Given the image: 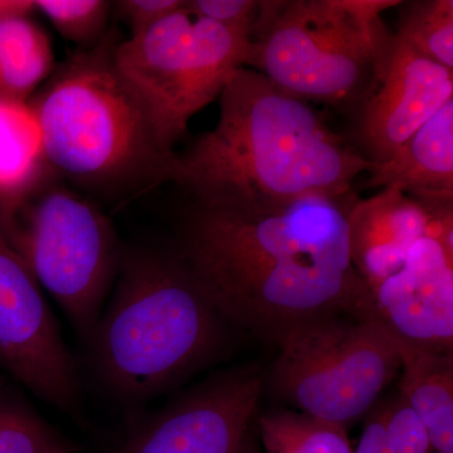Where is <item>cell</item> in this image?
<instances>
[{"label": "cell", "mask_w": 453, "mask_h": 453, "mask_svg": "<svg viewBox=\"0 0 453 453\" xmlns=\"http://www.w3.org/2000/svg\"><path fill=\"white\" fill-rule=\"evenodd\" d=\"M277 395L318 421L347 428L401 371L393 334L377 319L336 314L297 325L279 342Z\"/></svg>", "instance_id": "7"}, {"label": "cell", "mask_w": 453, "mask_h": 453, "mask_svg": "<svg viewBox=\"0 0 453 453\" xmlns=\"http://www.w3.org/2000/svg\"><path fill=\"white\" fill-rule=\"evenodd\" d=\"M251 50L249 35L195 16L184 2L149 31L119 41L113 61L164 142L174 149L190 119L249 65Z\"/></svg>", "instance_id": "8"}, {"label": "cell", "mask_w": 453, "mask_h": 453, "mask_svg": "<svg viewBox=\"0 0 453 453\" xmlns=\"http://www.w3.org/2000/svg\"><path fill=\"white\" fill-rule=\"evenodd\" d=\"M186 8L195 16L251 37L258 0H189Z\"/></svg>", "instance_id": "22"}, {"label": "cell", "mask_w": 453, "mask_h": 453, "mask_svg": "<svg viewBox=\"0 0 453 453\" xmlns=\"http://www.w3.org/2000/svg\"><path fill=\"white\" fill-rule=\"evenodd\" d=\"M369 174L371 188L398 190L417 201H453V100Z\"/></svg>", "instance_id": "14"}, {"label": "cell", "mask_w": 453, "mask_h": 453, "mask_svg": "<svg viewBox=\"0 0 453 453\" xmlns=\"http://www.w3.org/2000/svg\"><path fill=\"white\" fill-rule=\"evenodd\" d=\"M35 281L88 342L115 285L124 250L96 205L52 181L3 229Z\"/></svg>", "instance_id": "6"}, {"label": "cell", "mask_w": 453, "mask_h": 453, "mask_svg": "<svg viewBox=\"0 0 453 453\" xmlns=\"http://www.w3.org/2000/svg\"><path fill=\"white\" fill-rule=\"evenodd\" d=\"M226 326L178 252L138 250L122 255L88 344L104 387L124 403H146L213 363Z\"/></svg>", "instance_id": "3"}, {"label": "cell", "mask_w": 453, "mask_h": 453, "mask_svg": "<svg viewBox=\"0 0 453 453\" xmlns=\"http://www.w3.org/2000/svg\"><path fill=\"white\" fill-rule=\"evenodd\" d=\"M387 0H258L249 65L303 101L357 106L371 94L390 33Z\"/></svg>", "instance_id": "5"}, {"label": "cell", "mask_w": 453, "mask_h": 453, "mask_svg": "<svg viewBox=\"0 0 453 453\" xmlns=\"http://www.w3.org/2000/svg\"><path fill=\"white\" fill-rule=\"evenodd\" d=\"M357 201L349 193L229 210L196 205L178 253L226 324L276 345L324 316L378 320L351 261L349 214Z\"/></svg>", "instance_id": "1"}, {"label": "cell", "mask_w": 453, "mask_h": 453, "mask_svg": "<svg viewBox=\"0 0 453 453\" xmlns=\"http://www.w3.org/2000/svg\"><path fill=\"white\" fill-rule=\"evenodd\" d=\"M0 366L41 401L74 414L81 378L41 286L0 232Z\"/></svg>", "instance_id": "9"}, {"label": "cell", "mask_w": 453, "mask_h": 453, "mask_svg": "<svg viewBox=\"0 0 453 453\" xmlns=\"http://www.w3.org/2000/svg\"><path fill=\"white\" fill-rule=\"evenodd\" d=\"M42 453H70L68 452V449H65L64 446V443L58 442L56 443L55 446L50 447L49 449H46V451H43Z\"/></svg>", "instance_id": "27"}, {"label": "cell", "mask_w": 453, "mask_h": 453, "mask_svg": "<svg viewBox=\"0 0 453 453\" xmlns=\"http://www.w3.org/2000/svg\"><path fill=\"white\" fill-rule=\"evenodd\" d=\"M372 166L305 101L243 67L220 94L214 129L177 155L173 181L196 205L229 210L347 196Z\"/></svg>", "instance_id": "2"}, {"label": "cell", "mask_w": 453, "mask_h": 453, "mask_svg": "<svg viewBox=\"0 0 453 453\" xmlns=\"http://www.w3.org/2000/svg\"><path fill=\"white\" fill-rule=\"evenodd\" d=\"M55 67L49 35L31 16L0 20V100L28 104Z\"/></svg>", "instance_id": "17"}, {"label": "cell", "mask_w": 453, "mask_h": 453, "mask_svg": "<svg viewBox=\"0 0 453 453\" xmlns=\"http://www.w3.org/2000/svg\"><path fill=\"white\" fill-rule=\"evenodd\" d=\"M401 396L427 429L432 449L453 453V356L395 339Z\"/></svg>", "instance_id": "16"}, {"label": "cell", "mask_w": 453, "mask_h": 453, "mask_svg": "<svg viewBox=\"0 0 453 453\" xmlns=\"http://www.w3.org/2000/svg\"><path fill=\"white\" fill-rule=\"evenodd\" d=\"M57 177L28 104L0 100V231Z\"/></svg>", "instance_id": "15"}, {"label": "cell", "mask_w": 453, "mask_h": 453, "mask_svg": "<svg viewBox=\"0 0 453 453\" xmlns=\"http://www.w3.org/2000/svg\"><path fill=\"white\" fill-rule=\"evenodd\" d=\"M183 4V0H120L112 3V8L129 26L130 37H134L153 28Z\"/></svg>", "instance_id": "23"}, {"label": "cell", "mask_w": 453, "mask_h": 453, "mask_svg": "<svg viewBox=\"0 0 453 453\" xmlns=\"http://www.w3.org/2000/svg\"><path fill=\"white\" fill-rule=\"evenodd\" d=\"M261 390L249 369L216 375L142 423L119 453H238Z\"/></svg>", "instance_id": "10"}, {"label": "cell", "mask_w": 453, "mask_h": 453, "mask_svg": "<svg viewBox=\"0 0 453 453\" xmlns=\"http://www.w3.org/2000/svg\"><path fill=\"white\" fill-rule=\"evenodd\" d=\"M238 453H261V451H259L257 443H256L255 438H253L250 432L246 438H244L242 446H241L240 452Z\"/></svg>", "instance_id": "26"}, {"label": "cell", "mask_w": 453, "mask_h": 453, "mask_svg": "<svg viewBox=\"0 0 453 453\" xmlns=\"http://www.w3.org/2000/svg\"><path fill=\"white\" fill-rule=\"evenodd\" d=\"M453 214H431L427 234L413 243L403 265L371 288L378 320L395 339L452 353Z\"/></svg>", "instance_id": "11"}, {"label": "cell", "mask_w": 453, "mask_h": 453, "mask_svg": "<svg viewBox=\"0 0 453 453\" xmlns=\"http://www.w3.org/2000/svg\"><path fill=\"white\" fill-rule=\"evenodd\" d=\"M428 432L401 396L387 403L383 453H431Z\"/></svg>", "instance_id": "21"}, {"label": "cell", "mask_w": 453, "mask_h": 453, "mask_svg": "<svg viewBox=\"0 0 453 453\" xmlns=\"http://www.w3.org/2000/svg\"><path fill=\"white\" fill-rule=\"evenodd\" d=\"M431 453H446V452H436V451H432Z\"/></svg>", "instance_id": "28"}, {"label": "cell", "mask_w": 453, "mask_h": 453, "mask_svg": "<svg viewBox=\"0 0 453 453\" xmlns=\"http://www.w3.org/2000/svg\"><path fill=\"white\" fill-rule=\"evenodd\" d=\"M387 403L375 404L368 412L359 445L353 453H383L386 441Z\"/></svg>", "instance_id": "24"}, {"label": "cell", "mask_w": 453, "mask_h": 453, "mask_svg": "<svg viewBox=\"0 0 453 453\" xmlns=\"http://www.w3.org/2000/svg\"><path fill=\"white\" fill-rule=\"evenodd\" d=\"M61 442L40 414L0 390V453H42Z\"/></svg>", "instance_id": "20"}, {"label": "cell", "mask_w": 453, "mask_h": 453, "mask_svg": "<svg viewBox=\"0 0 453 453\" xmlns=\"http://www.w3.org/2000/svg\"><path fill=\"white\" fill-rule=\"evenodd\" d=\"M429 223L425 205L398 190L357 199L349 214V244L354 267L369 290L401 268Z\"/></svg>", "instance_id": "13"}, {"label": "cell", "mask_w": 453, "mask_h": 453, "mask_svg": "<svg viewBox=\"0 0 453 453\" xmlns=\"http://www.w3.org/2000/svg\"><path fill=\"white\" fill-rule=\"evenodd\" d=\"M399 38L421 55L453 71L452 0L399 3Z\"/></svg>", "instance_id": "18"}, {"label": "cell", "mask_w": 453, "mask_h": 453, "mask_svg": "<svg viewBox=\"0 0 453 453\" xmlns=\"http://www.w3.org/2000/svg\"><path fill=\"white\" fill-rule=\"evenodd\" d=\"M33 0H0V20L17 16H31Z\"/></svg>", "instance_id": "25"}, {"label": "cell", "mask_w": 453, "mask_h": 453, "mask_svg": "<svg viewBox=\"0 0 453 453\" xmlns=\"http://www.w3.org/2000/svg\"><path fill=\"white\" fill-rule=\"evenodd\" d=\"M33 7L80 50L94 49L109 33L112 3L105 0H33Z\"/></svg>", "instance_id": "19"}, {"label": "cell", "mask_w": 453, "mask_h": 453, "mask_svg": "<svg viewBox=\"0 0 453 453\" xmlns=\"http://www.w3.org/2000/svg\"><path fill=\"white\" fill-rule=\"evenodd\" d=\"M452 100L453 71L389 35L374 88L359 107L360 153L386 162Z\"/></svg>", "instance_id": "12"}, {"label": "cell", "mask_w": 453, "mask_h": 453, "mask_svg": "<svg viewBox=\"0 0 453 453\" xmlns=\"http://www.w3.org/2000/svg\"><path fill=\"white\" fill-rule=\"evenodd\" d=\"M119 37L79 50L33 95L31 109L58 177L109 195L174 180L177 155L116 68Z\"/></svg>", "instance_id": "4"}]
</instances>
